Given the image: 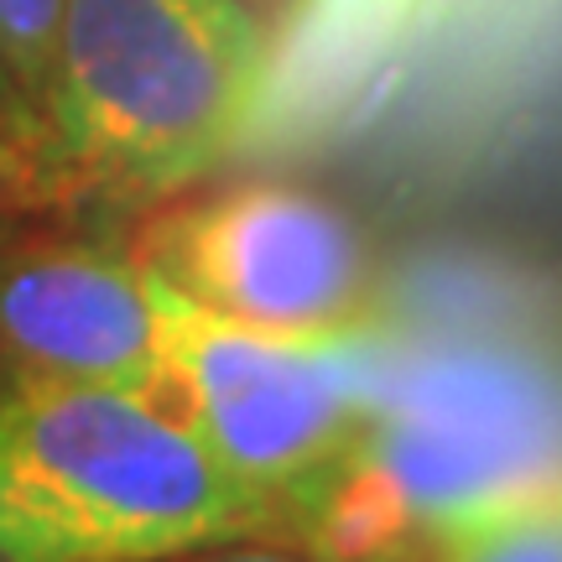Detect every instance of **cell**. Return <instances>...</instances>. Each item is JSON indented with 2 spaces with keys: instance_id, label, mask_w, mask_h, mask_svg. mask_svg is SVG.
I'll return each mask as SVG.
<instances>
[{
  "instance_id": "3957f363",
  "label": "cell",
  "mask_w": 562,
  "mask_h": 562,
  "mask_svg": "<svg viewBox=\"0 0 562 562\" xmlns=\"http://www.w3.org/2000/svg\"><path fill=\"white\" fill-rule=\"evenodd\" d=\"M562 484V438L526 412H375L286 501L302 542L344 562H438L474 516Z\"/></svg>"
},
{
  "instance_id": "9c48e42d",
  "label": "cell",
  "mask_w": 562,
  "mask_h": 562,
  "mask_svg": "<svg viewBox=\"0 0 562 562\" xmlns=\"http://www.w3.org/2000/svg\"><path fill=\"white\" fill-rule=\"evenodd\" d=\"M58 178H63V167L53 151H37V146L11 140L0 131V214L21 209V203H37Z\"/></svg>"
},
{
  "instance_id": "5b68a950",
  "label": "cell",
  "mask_w": 562,
  "mask_h": 562,
  "mask_svg": "<svg viewBox=\"0 0 562 562\" xmlns=\"http://www.w3.org/2000/svg\"><path fill=\"white\" fill-rule=\"evenodd\" d=\"M136 261L199 307L266 334H360L375 302L360 229L286 182H245L161 209L140 229Z\"/></svg>"
},
{
  "instance_id": "8992f818",
  "label": "cell",
  "mask_w": 562,
  "mask_h": 562,
  "mask_svg": "<svg viewBox=\"0 0 562 562\" xmlns=\"http://www.w3.org/2000/svg\"><path fill=\"white\" fill-rule=\"evenodd\" d=\"M0 370L11 385H104L157 402V302L136 250L94 240L5 245Z\"/></svg>"
},
{
  "instance_id": "30bf717a",
  "label": "cell",
  "mask_w": 562,
  "mask_h": 562,
  "mask_svg": "<svg viewBox=\"0 0 562 562\" xmlns=\"http://www.w3.org/2000/svg\"><path fill=\"white\" fill-rule=\"evenodd\" d=\"M0 131L11 140H26L37 151H53V131H47V115H42L32 94L16 83V74L0 63Z\"/></svg>"
},
{
  "instance_id": "6da1fadb",
  "label": "cell",
  "mask_w": 562,
  "mask_h": 562,
  "mask_svg": "<svg viewBox=\"0 0 562 562\" xmlns=\"http://www.w3.org/2000/svg\"><path fill=\"white\" fill-rule=\"evenodd\" d=\"M271 526L277 510L151 396L0 391V562H172Z\"/></svg>"
},
{
  "instance_id": "ba28073f",
  "label": "cell",
  "mask_w": 562,
  "mask_h": 562,
  "mask_svg": "<svg viewBox=\"0 0 562 562\" xmlns=\"http://www.w3.org/2000/svg\"><path fill=\"white\" fill-rule=\"evenodd\" d=\"M63 0H0V63L16 74L32 104H47L53 53H58Z\"/></svg>"
},
{
  "instance_id": "277c9868",
  "label": "cell",
  "mask_w": 562,
  "mask_h": 562,
  "mask_svg": "<svg viewBox=\"0 0 562 562\" xmlns=\"http://www.w3.org/2000/svg\"><path fill=\"white\" fill-rule=\"evenodd\" d=\"M157 302V406L271 510L339 459L370 417L355 334L307 339L245 328L151 277Z\"/></svg>"
},
{
  "instance_id": "8fae6325",
  "label": "cell",
  "mask_w": 562,
  "mask_h": 562,
  "mask_svg": "<svg viewBox=\"0 0 562 562\" xmlns=\"http://www.w3.org/2000/svg\"><path fill=\"white\" fill-rule=\"evenodd\" d=\"M172 562H344V558H323V552H313V547L286 552V547L224 542V547H203V552H188V558H172Z\"/></svg>"
},
{
  "instance_id": "52a82bcc",
  "label": "cell",
  "mask_w": 562,
  "mask_h": 562,
  "mask_svg": "<svg viewBox=\"0 0 562 562\" xmlns=\"http://www.w3.org/2000/svg\"><path fill=\"white\" fill-rule=\"evenodd\" d=\"M438 562H562V484L474 516L442 542Z\"/></svg>"
},
{
  "instance_id": "7a4b0ae2",
  "label": "cell",
  "mask_w": 562,
  "mask_h": 562,
  "mask_svg": "<svg viewBox=\"0 0 562 562\" xmlns=\"http://www.w3.org/2000/svg\"><path fill=\"white\" fill-rule=\"evenodd\" d=\"M271 42L245 0H63L47 131L63 178L172 199L240 151Z\"/></svg>"
}]
</instances>
